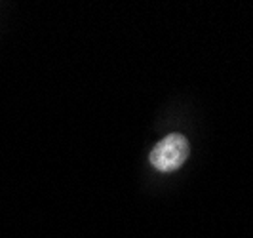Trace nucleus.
<instances>
[{"label": "nucleus", "instance_id": "obj_1", "mask_svg": "<svg viewBox=\"0 0 253 238\" xmlns=\"http://www.w3.org/2000/svg\"><path fill=\"white\" fill-rule=\"evenodd\" d=\"M189 139L183 134H169L154 145L149 160H151L152 168H156L158 172L169 174V172L179 170L185 164V160L189 158Z\"/></svg>", "mask_w": 253, "mask_h": 238}]
</instances>
